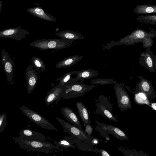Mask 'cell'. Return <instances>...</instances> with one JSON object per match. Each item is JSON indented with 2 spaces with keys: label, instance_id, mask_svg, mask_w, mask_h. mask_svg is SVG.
Segmentation results:
<instances>
[{
  "label": "cell",
  "instance_id": "cell-1",
  "mask_svg": "<svg viewBox=\"0 0 156 156\" xmlns=\"http://www.w3.org/2000/svg\"><path fill=\"white\" fill-rule=\"evenodd\" d=\"M155 36V34H148L142 30H138L119 41H112L107 43L103 48L105 49H109L116 45L122 44L130 45L140 42L143 43L144 48H150L153 43L151 39Z\"/></svg>",
  "mask_w": 156,
  "mask_h": 156
},
{
  "label": "cell",
  "instance_id": "cell-2",
  "mask_svg": "<svg viewBox=\"0 0 156 156\" xmlns=\"http://www.w3.org/2000/svg\"><path fill=\"white\" fill-rule=\"evenodd\" d=\"M74 41L64 38L46 39H43L32 42L30 45L41 50H60L71 46Z\"/></svg>",
  "mask_w": 156,
  "mask_h": 156
},
{
  "label": "cell",
  "instance_id": "cell-3",
  "mask_svg": "<svg viewBox=\"0 0 156 156\" xmlns=\"http://www.w3.org/2000/svg\"><path fill=\"white\" fill-rule=\"evenodd\" d=\"M14 140L23 149L30 150L34 151L50 153L53 149H60V148L51 143L37 141L24 140L19 137H15Z\"/></svg>",
  "mask_w": 156,
  "mask_h": 156
},
{
  "label": "cell",
  "instance_id": "cell-4",
  "mask_svg": "<svg viewBox=\"0 0 156 156\" xmlns=\"http://www.w3.org/2000/svg\"><path fill=\"white\" fill-rule=\"evenodd\" d=\"M98 85H89L75 82L69 85L63 87L61 97L65 99L76 98L82 96L87 92L92 90Z\"/></svg>",
  "mask_w": 156,
  "mask_h": 156
},
{
  "label": "cell",
  "instance_id": "cell-5",
  "mask_svg": "<svg viewBox=\"0 0 156 156\" xmlns=\"http://www.w3.org/2000/svg\"><path fill=\"white\" fill-rule=\"evenodd\" d=\"M56 119L62 126L65 132L68 133L72 137L88 144L90 151L91 149L92 139L90 135L87 134L83 129L74 125L70 124L59 118L56 117Z\"/></svg>",
  "mask_w": 156,
  "mask_h": 156
},
{
  "label": "cell",
  "instance_id": "cell-6",
  "mask_svg": "<svg viewBox=\"0 0 156 156\" xmlns=\"http://www.w3.org/2000/svg\"><path fill=\"white\" fill-rule=\"evenodd\" d=\"M95 122L99 126H96L95 129L98 131L107 140H109L108 134H111L117 139L121 140H128L126 134L118 127L99 122L98 120Z\"/></svg>",
  "mask_w": 156,
  "mask_h": 156
},
{
  "label": "cell",
  "instance_id": "cell-7",
  "mask_svg": "<svg viewBox=\"0 0 156 156\" xmlns=\"http://www.w3.org/2000/svg\"><path fill=\"white\" fill-rule=\"evenodd\" d=\"M118 106L123 112L132 108L130 99L129 94L123 87L122 84L116 83L114 86Z\"/></svg>",
  "mask_w": 156,
  "mask_h": 156
},
{
  "label": "cell",
  "instance_id": "cell-8",
  "mask_svg": "<svg viewBox=\"0 0 156 156\" xmlns=\"http://www.w3.org/2000/svg\"><path fill=\"white\" fill-rule=\"evenodd\" d=\"M21 111L31 120L41 127L48 130L57 131L55 127L41 115L25 106H20Z\"/></svg>",
  "mask_w": 156,
  "mask_h": 156
},
{
  "label": "cell",
  "instance_id": "cell-9",
  "mask_svg": "<svg viewBox=\"0 0 156 156\" xmlns=\"http://www.w3.org/2000/svg\"><path fill=\"white\" fill-rule=\"evenodd\" d=\"M139 63L146 68L150 72H156V55L153 54L150 47H147L144 52H141Z\"/></svg>",
  "mask_w": 156,
  "mask_h": 156
},
{
  "label": "cell",
  "instance_id": "cell-10",
  "mask_svg": "<svg viewBox=\"0 0 156 156\" xmlns=\"http://www.w3.org/2000/svg\"><path fill=\"white\" fill-rule=\"evenodd\" d=\"M138 77L140 80L136 85L134 93L143 92L146 94L149 100L154 99L156 95L151 82L142 76H138Z\"/></svg>",
  "mask_w": 156,
  "mask_h": 156
},
{
  "label": "cell",
  "instance_id": "cell-11",
  "mask_svg": "<svg viewBox=\"0 0 156 156\" xmlns=\"http://www.w3.org/2000/svg\"><path fill=\"white\" fill-rule=\"evenodd\" d=\"M29 32L27 30L21 28H11L0 31V37L13 38L16 40H21L25 38Z\"/></svg>",
  "mask_w": 156,
  "mask_h": 156
},
{
  "label": "cell",
  "instance_id": "cell-12",
  "mask_svg": "<svg viewBox=\"0 0 156 156\" xmlns=\"http://www.w3.org/2000/svg\"><path fill=\"white\" fill-rule=\"evenodd\" d=\"M1 58L2 65L8 81L9 84H12L14 60L11 58L9 55L3 49H2Z\"/></svg>",
  "mask_w": 156,
  "mask_h": 156
},
{
  "label": "cell",
  "instance_id": "cell-13",
  "mask_svg": "<svg viewBox=\"0 0 156 156\" xmlns=\"http://www.w3.org/2000/svg\"><path fill=\"white\" fill-rule=\"evenodd\" d=\"M26 75L27 91L29 94L35 88L38 77L37 72L33 69V66L32 65L28 66L26 71Z\"/></svg>",
  "mask_w": 156,
  "mask_h": 156
},
{
  "label": "cell",
  "instance_id": "cell-14",
  "mask_svg": "<svg viewBox=\"0 0 156 156\" xmlns=\"http://www.w3.org/2000/svg\"><path fill=\"white\" fill-rule=\"evenodd\" d=\"M20 137L23 140L46 142V138L42 133L29 129H22L20 131Z\"/></svg>",
  "mask_w": 156,
  "mask_h": 156
},
{
  "label": "cell",
  "instance_id": "cell-15",
  "mask_svg": "<svg viewBox=\"0 0 156 156\" xmlns=\"http://www.w3.org/2000/svg\"><path fill=\"white\" fill-rule=\"evenodd\" d=\"M63 87L58 84L47 93L44 99L47 105L52 104L55 101H56L55 103L57 104L61 97Z\"/></svg>",
  "mask_w": 156,
  "mask_h": 156
},
{
  "label": "cell",
  "instance_id": "cell-16",
  "mask_svg": "<svg viewBox=\"0 0 156 156\" xmlns=\"http://www.w3.org/2000/svg\"><path fill=\"white\" fill-rule=\"evenodd\" d=\"M26 10L31 15L39 18L49 21L56 22V20L53 16L46 13L40 7L30 8Z\"/></svg>",
  "mask_w": 156,
  "mask_h": 156
},
{
  "label": "cell",
  "instance_id": "cell-17",
  "mask_svg": "<svg viewBox=\"0 0 156 156\" xmlns=\"http://www.w3.org/2000/svg\"><path fill=\"white\" fill-rule=\"evenodd\" d=\"M74 74L76 75V77L74 78L76 82L80 81L83 82L85 79H89L98 76L99 73L97 71L89 69L75 71Z\"/></svg>",
  "mask_w": 156,
  "mask_h": 156
},
{
  "label": "cell",
  "instance_id": "cell-18",
  "mask_svg": "<svg viewBox=\"0 0 156 156\" xmlns=\"http://www.w3.org/2000/svg\"><path fill=\"white\" fill-rule=\"evenodd\" d=\"M61 111L63 116L69 122L83 129L80 121L73 111L68 107L62 108Z\"/></svg>",
  "mask_w": 156,
  "mask_h": 156
},
{
  "label": "cell",
  "instance_id": "cell-19",
  "mask_svg": "<svg viewBox=\"0 0 156 156\" xmlns=\"http://www.w3.org/2000/svg\"><path fill=\"white\" fill-rule=\"evenodd\" d=\"M83 57V56L76 55L66 58L58 62L55 67L58 68H65L70 67L80 61Z\"/></svg>",
  "mask_w": 156,
  "mask_h": 156
},
{
  "label": "cell",
  "instance_id": "cell-20",
  "mask_svg": "<svg viewBox=\"0 0 156 156\" xmlns=\"http://www.w3.org/2000/svg\"><path fill=\"white\" fill-rule=\"evenodd\" d=\"M95 100L97 106L95 112L96 114H100L110 120L118 122L116 118L110 111L99 102L97 100L95 99Z\"/></svg>",
  "mask_w": 156,
  "mask_h": 156
},
{
  "label": "cell",
  "instance_id": "cell-21",
  "mask_svg": "<svg viewBox=\"0 0 156 156\" xmlns=\"http://www.w3.org/2000/svg\"><path fill=\"white\" fill-rule=\"evenodd\" d=\"M76 106L78 110V112L85 126L87 125L92 124L88 115L87 109L85 106L81 101H78L76 103Z\"/></svg>",
  "mask_w": 156,
  "mask_h": 156
},
{
  "label": "cell",
  "instance_id": "cell-22",
  "mask_svg": "<svg viewBox=\"0 0 156 156\" xmlns=\"http://www.w3.org/2000/svg\"><path fill=\"white\" fill-rule=\"evenodd\" d=\"M55 34L61 38H64L69 39L76 40H81L85 38V37L82 34L76 31L66 30L57 32Z\"/></svg>",
  "mask_w": 156,
  "mask_h": 156
},
{
  "label": "cell",
  "instance_id": "cell-23",
  "mask_svg": "<svg viewBox=\"0 0 156 156\" xmlns=\"http://www.w3.org/2000/svg\"><path fill=\"white\" fill-rule=\"evenodd\" d=\"M123 85L134 95V100L136 104L140 105L146 104L149 105L150 103L149 100L144 93L141 92L134 93L131 91L127 87L124 85Z\"/></svg>",
  "mask_w": 156,
  "mask_h": 156
},
{
  "label": "cell",
  "instance_id": "cell-24",
  "mask_svg": "<svg viewBox=\"0 0 156 156\" xmlns=\"http://www.w3.org/2000/svg\"><path fill=\"white\" fill-rule=\"evenodd\" d=\"M75 71L66 73L62 76L57 79V81H59V84L64 87L68 86L71 83L76 82L74 78L71 77V75L74 74Z\"/></svg>",
  "mask_w": 156,
  "mask_h": 156
},
{
  "label": "cell",
  "instance_id": "cell-25",
  "mask_svg": "<svg viewBox=\"0 0 156 156\" xmlns=\"http://www.w3.org/2000/svg\"><path fill=\"white\" fill-rule=\"evenodd\" d=\"M31 60L35 70L39 73H44L46 71L45 65L40 58L37 57H32Z\"/></svg>",
  "mask_w": 156,
  "mask_h": 156
},
{
  "label": "cell",
  "instance_id": "cell-26",
  "mask_svg": "<svg viewBox=\"0 0 156 156\" xmlns=\"http://www.w3.org/2000/svg\"><path fill=\"white\" fill-rule=\"evenodd\" d=\"M122 154L126 156H148L147 153H144L142 151H138L135 150H131L126 149L119 146L117 148Z\"/></svg>",
  "mask_w": 156,
  "mask_h": 156
},
{
  "label": "cell",
  "instance_id": "cell-27",
  "mask_svg": "<svg viewBox=\"0 0 156 156\" xmlns=\"http://www.w3.org/2000/svg\"><path fill=\"white\" fill-rule=\"evenodd\" d=\"M76 142L69 137L65 136L64 139L60 140L58 141H55L54 144L56 146L58 147H61L64 148H73L75 147L74 144Z\"/></svg>",
  "mask_w": 156,
  "mask_h": 156
},
{
  "label": "cell",
  "instance_id": "cell-28",
  "mask_svg": "<svg viewBox=\"0 0 156 156\" xmlns=\"http://www.w3.org/2000/svg\"><path fill=\"white\" fill-rule=\"evenodd\" d=\"M117 82L112 79L107 78L94 79L91 81L90 83L93 84L104 85L115 84Z\"/></svg>",
  "mask_w": 156,
  "mask_h": 156
},
{
  "label": "cell",
  "instance_id": "cell-29",
  "mask_svg": "<svg viewBox=\"0 0 156 156\" xmlns=\"http://www.w3.org/2000/svg\"><path fill=\"white\" fill-rule=\"evenodd\" d=\"M98 97L99 100H98V101L111 112L113 110L112 107L107 98L103 95L99 96Z\"/></svg>",
  "mask_w": 156,
  "mask_h": 156
},
{
  "label": "cell",
  "instance_id": "cell-30",
  "mask_svg": "<svg viewBox=\"0 0 156 156\" xmlns=\"http://www.w3.org/2000/svg\"><path fill=\"white\" fill-rule=\"evenodd\" d=\"M7 116L5 113L0 115V133L2 132L6 125Z\"/></svg>",
  "mask_w": 156,
  "mask_h": 156
},
{
  "label": "cell",
  "instance_id": "cell-31",
  "mask_svg": "<svg viewBox=\"0 0 156 156\" xmlns=\"http://www.w3.org/2000/svg\"><path fill=\"white\" fill-rule=\"evenodd\" d=\"M90 151H92L95 152L99 153L102 156H110L111 155L105 150L103 149H100V150L95 147L94 150L91 149Z\"/></svg>",
  "mask_w": 156,
  "mask_h": 156
},
{
  "label": "cell",
  "instance_id": "cell-32",
  "mask_svg": "<svg viewBox=\"0 0 156 156\" xmlns=\"http://www.w3.org/2000/svg\"><path fill=\"white\" fill-rule=\"evenodd\" d=\"M85 127V131L87 134L91 135L93 131V126L90 125H87Z\"/></svg>",
  "mask_w": 156,
  "mask_h": 156
},
{
  "label": "cell",
  "instance_id": "cell-33",
  "mask_svg": "<svg viewBox=\"0 0 156 156\" xmlns=\"http://www.w3.org/2000/svg\"><path fill=\"white\" fill-rule=\"evenodd\" d=\"M150 106L154 110H156V103L155 102H150Z\"/></svg>",
  "mask_w": 156,
  "mask_h": 156
},
{
  "label": "cell",
  "instance_id": "cell-34",
  "mask_svg": "<svg viewBox=\"0 0 156 156\" xmlns=\"http://www.w3.org/2000/svg\"><path fill=\"white\" fill-rule=\"evenodd\" d=\"M146 11L148 13H151L154 11V9L151 7H148L146 9Z\"/></svg>",
  "mask_w": 156,
  "mask_h": 156
},
{
  "label": "cell",
  "instance_id": "cell-35",
  "mask_svg": "<svg viewBox=\"0 0 156 156\" xmlns=\"http://www.w3.org/2000/svg\"><path fill=\"white\" fill-rule=\"evenodd\" d=\"M98 140L96 138H94L92 139L91 140L92 144L93 145H95L97 144L98 143Z\"/></svg>",
  "mask_w": 156,
  "mask_h": 156
},
{
  "label": "cell",
  "instance_id": "cell-36",
  "mask_svg": "<svg viewBox=\"0 0 156 156\" xmlns=\"http://www.w3.org/2000/svg\"><path fill=\"white\" fill-rule=\"evenodd\" d=\"M2 5V2L0 1V12H1Z\"/></svg>",
  "mask_w": 156,
  "mask_h": 156
}]
</instances>
